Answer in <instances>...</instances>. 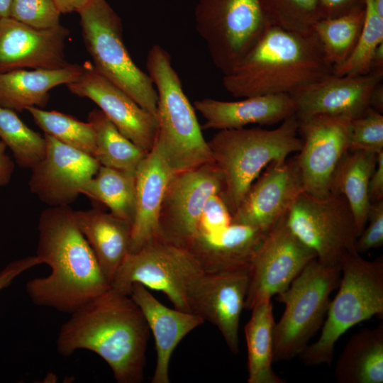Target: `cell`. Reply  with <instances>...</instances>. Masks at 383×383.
<instances>
[{
    "mask_svg": "<svg viewBox=\"0 0 383 383\" xmlns=\"http://www.w3.org/2000/svg\"><path fill=\"white\" fill-rule=\"evenodd\" d=\"M223 187V176L214 163L174 174L160 209L159 235L186 248L197 234L206 200Z\"/></svg>",
    "mask_w": 383,
    "mask_h": 383,
    "instance_id": "4fadbf2b",
    "label": "cell"
},
{
    "mask_svg": "<svg viewBox=\"0 0 383 383\" xmlns=\"http://www.w3.org/2000/svg\"><path fill=\"white\" fill-rule=\"evenodd\" d=\"M339 383L383 382V322L352 335L334 370Z\"/></svg>",
    "mask_w": 383,
    "mask_h": 383,
    "instance_id": "4316f807",
    "label": "cell"
},
{
    "mask_svg": "<svg viewBox=\"0 0 383 383\" xmlns=\"http://www.w3.org/2000/svg\"><path fill=\"white\" fill-rule=\"evenodd\" d=\"M287 223L324 265L339 266L344 255L356 252L355 219L342 194L319 197L304 191L289 211Z\"/></svg>",
    "mask_w": 383,
    "mask_h": 383,
    "instance_id": "8fae6325",
    "label": "cell"
},
{
    "mask_svg": "<svg viewBox=\"0 0 383 383\" xmlns=\"http://www.w3.org/2000/svg\"><path fill=\"white\" fill-rule=\"evenodd\" d=\"M44 157L31 169V193L49 206H70L96 174L100 164L93 156L44 134Z\"/></svg>",
    "mask_w": 383,
    "mask_h": 383,
    "instance_id": "2e32d148",
    "label": "cell"
},
{
    "mask_svg": "<svg viewBox=\"0 0 383 383\" xmlns=\"http://www.w3.org/2000/svg\"><path fill=\"white\" fill-rule=\"evenodd\" d=\"M69 30L61 24L37 29L8 17L0 19V73L69 65L65 45Z\"/></svg>",
    "mask_w": 383,
    "mask_h": 383,
    "instance_id": "d6986e66",
    "label": "cell"
},
{
    "mask_svg": "<svg viewBox=\"0 0 383 383\" xmlns=\"http://www.w3.org/2000/svg\"><path fill=\"white\" fill-rule=\"evenodd\" d=\"M304 191L296 156L274 162L253 182L232 214V223L269 231Z\"/></svg>",
    "mask_w": 383,
    "mask_h": 383,
    "instance_id": "ac0fdd59",
    "label": "cell"
},
{
    "mask_svg": "<svg viewBox=\"0 0 383 383\" xmlns=\"http://www.w3.org/2000/svg\"><path fill=\"white\" fill-rule=\"evenodd\" d=\"M383 73L355 76L331 74L290 94L298 120L326 115L352 119L370 107V95Z\"/></svg>",
    "mask_w": 383,
    "mask_h": 383,
    "instance_id": "ffe728a7",
    "label": "cell"
},
{
    "mask_svg": "<svg viewBox=\"0 0 383 383\" xmlns=\"http://www.w3.org/2000/svg\"><path fill=\"white\" fill-rule=\"evenodd\" d=\"M298 120L293 115L272 130L260 128L220 130L208 142L214 164L223 179L221 193L233 214L261 170L299 152Z\"/></svg>",
    "mask_w": 383,
    "mask_h": 383,
    "instance_id": "277c9868",
    "label": "cell"
},
{
    "mask_svg": "<svg viewBox=\"0 0 383 383\" xmlns=\"http://www.w3.org/2000/svg\"><path fill=\"white\" fill-rule=\"evenodd\" d=\"M339 289L331 300L318 340L299 355L306 365H331L334 348L351 327L383 315V258L367 260L357 252L344 255L339 262Z\"/></svg>",
    "mask_w": 383,
    "mask_h": 383,
    "instance_id": "8992f818",
    "label": "cell"
},
{
    "mask_svg": "<svg viewBox=\"0 0 383 383\" xmlns=\"http://www.w3.org/2000/svg\"><path fill=\"white\" fill-rule=\"evenodd\" d=\"M367 221L368 226L363 229L355 242L358 254L379 248L383 244V199L371 203Z\"/></svg>",
    "mask_w": 383,
    "mask_h": 383,
    "instance_id": "ab89813d",
    "label": "cell"
},
{
    "mask_svg": "<svg viewBox=\"0 0 383 383\" xmlns=\"http://www.w3.org/2000/svg\"><path fill=\"white\" fill-rule=\"evenodd\" d=\"M368 192L371 203L383 199V151L377 154L376 167L369 182Z\"/></svg>",
    "mask_w": 383,
    "mask_h": 383,
    "instance_id": "7bdbcfd3",
    "label": "cell"
},
{
    "mask_svg": "<svg viewBox=\"0 0 383 383\" xmlns=\"http://www.w3.org/2000/svg\"><path fill=\"white\" fill-rule=\"evenodd\" d=\"M249 280L250 267L201 272L187 290L190 312L216 326L234 354L239 352L240 319Z\"/></svg>",
    "mask_w": 383,
    "mask_h": 383,
    "instance_id": "5bb4252c",
    "label": "cell"
},
{
    "mask_svg": "<svg viewBox=\"0 0 383 383\" xmlns=\"http://www.w3.org/2000/svg\"><path fill=\"white\" fill-rule=\"evenodd\" d=\"M60 12L69 13H79L91 0H53Z\"/></svg>",
    "mask_w": 383,
    "mask_h": 383,
    "instance_id": "f6af8a7d",
    "label": "cell"
},
{
    "mask_svg": "<svg viewBox=\"0 0 383 383\" xmlns=\"http://www.w3.org/2000/svg\"><path fill=\"white\" fill-rule=\"evenodd\" d=\"M41 264L43 262L37 255L10 262L0 272V290L8 287L16 277L23 272Z\"/></svg>",
    "mask_w": 383,
    "mask_h": 383,
    "instance_id": "b9f144b4",
    "label": "cell"
},
{
    "mask_svg": "<svg viewBox=\"0 0 383 383\" xmlns=\"http://www.w3.org/2000/svg\"><path fill=\"white\" fill-rule=\"evenodd\" d=\"M244 332L248 350V383H285L273 370L275 321L272 301L256 304Z\"/></svg>",
    "mask_w": 383,
    "mask_h": 383,
    "instance_id": "f1b7e54d",
    "label": "cell"
},
{
    "mask_svg": "<svg viewBox=\"0 0 383 383\" xmlns=\"http://www.w3.org/2000/svg\"><path fill=\"white\" fill-rule=\"evenodd\" d=\"M382 43L383 16L378 13L372 0H365L364 21L357 43L349 57L333 67V74L355 76L370 73L373 55Z\"/></svg>",
    "mask_w": 383,
    "mask_h": 383,
    "instance_id": "e575fe53",
    "label": "cell"
},
{
    "mask_svg": "<svg viewBox=\"0 0 383 383\" xmlns=\"http://www.w3.org/2000/svg\"><path fill=\"white\" fill-rule=\"evenodd\" d=\"M370 107L381 113L383 112V85L382 82L374 88L371 93Z\"/></svg>",
    "mask_w": 383,
    "mask_h": 383,
    "instance_id": "bcb514c9",
    "label": "cell"
},
{
    "mask_svg": "<svg viewBox=\"0 0 383 383\" xmlns=\"http://www.w3.org/2000/svg\"><path fill=\"white\" fill-rule=\"evenodd\" d=\"M80 193L102 203L112 214L132 225L135 211V174L100 165Z\"/></svg>",
    "mask_w": 383,
    "mask_h": 383,
    "instance_id": "f546056e",
    "label": "cell"
},
{
    "mask_svg": "<svg viewBox=\"0 0 383 383\" xmlns=\"http://www.w3.org/2000/svg\"><path fill=\"white\" fill-rule=\"evenodd\" d=\"M130 296L140 309L155 339L156 365L151 382L170 383V362L174 349L204 321L192 312L167 307L141 284L132 285Z\"/></svg>",
    "mask_w": 383,
    "mask_h": 383,
    "instance_id": "44dd1931",
    "label": "cell"
},
{
    "mask_svg": "<svg viewBox=\"0 0 383 383\" xmlns=\"http://www.w3.org/2000/svg\"><path fill=\"white\" fill-rule=\"evenodd\" d=\"M74 217L102 272L111 284L130 252L132 225L99 209L74 211Z\"/></svg>",
    "mask_w": 383,
    "mask_h": 383,
    "instance_id": "d4e9b609",
    "label": "cell"
},
{
    "mask_svg": "<svg viewBox=\"0 0 383 383\" xmlns=\"http://www.w3.org/2000/svg\"><path fill=\"white\" fill-rule=\"evenodd\" d=\"M87 121L95 131L94 158L100 165L135 174L148 152L123 135L99 109L89 112Z\"/></svg>",
    "mask_w": 383,
    "mask_h": 383,
    "instance_id": "4dcf8cb0",
    "label": "cell"
},
{
    "mask_svg": "<svg viewBox=\"0 0 383 383\" xmlns=\"http://www.w3.org/2000/svg\"><path fill=\"white\" fill-rule=\"evenodd\" d=\"M82 67L81 75L67 85L70 92L94 102L123 135L149 152L157 132L156 116L103 77L90 62Z\"/></svg>",
    "mask_w": 383,
    "mask_h": 383,
    "instance_id": "e0dca14e",
    "label": "cell"
},
{
    "mask_svg": "<svg viewBox=\"0 0 383 383\" xmlns=\"http://www.w3.org/2000/svg\"><path fill=\"white\" fill-rule=\"evenodd\" d=\"M6 145L0 140V187L9 183L15 168V163L6 153Z\"/></svg>",
    "mask_w": 383,
    "mask_h": 383,
    "instance_id": "ee69618b",
    "label": "cell"
},
{
    "mask_svg": "<svg viewBox=\"0 0 383 383\" xmlns=\"http://www.w3.org/2000/svg\"><path fill=\"white\" fill-rule=\"evenodd\" d=\"M231 223V212L221 194H215L211 196L204 205L196 236L216 233Z\"/></svg>",
    "mask_w": 383,
    "mask_h": 383,
    "instance_id": "f35d334b",
    "label": "cell"
},
{
    "mask_svg": "<svg viewBox=\"0 0 383 383\" xmlns=\"http://www.w3.org/2000/svg\"><path fill=\"white\" fill-rule=\"evenodd\" d=\"M320 19L333 18L362 9L365 0H318Z\"/></svg>",
    "mask_w": 383,
    "mask_h": 383,
    "instance_id": "60d3db41",
    "label": "cell"
},
{
    "mask_svg": "<svg viewBox=\"0 0 383 383\" xmlns=\"http://www.w3.org/2000/svg\"><path fill=\"white\" fill-rule=\"evenodd\" d=\"M194 108L204 118V129H234L250 124L271 125L295 115L296 107L289 94H266L226 101L203 98Z\"/></svg>",
    "mask_w": 383,
    "mask_h": 383,
    "instance_id": "7402d4cb",
    "label": "cell"
},
{
    "mask_svg": "<svg viewBox=\"0 0 383 383\" xmlns=\"http://www.w3.org/2000/svg\"><path fill=\"white\" fill-rule=\"evenodd\" d=\"M61 13L53 0H12L10 18L37 29L60 24Z\"/></svg>",
    "mask_w": 383,
    "mask_h": 383,
    "instance_id": "74e56055",
    "label": "cell"
},
{
    "mask_svg": "<svg viewBox=\"0 0 383 383\" xmlns=\"http://www.w3.org/2000/svg\"><path fill=\"white\" fill-rule=\"evenodd\" d=\"M194 21L223 74L240 62L270 24L260 0H198Z\"/></svg>",
    "mask_w": 383,
    "mask_h": 383,
    "instance_id": "9c48e42d",
    "label": "cell"
},
{
    "mask_svg": "<svg viewBox=\"0 0 383 383\" xmlns=\"http://www.w3.org/2000/svg\"><path fill=\"white\" fill-rule=\"evenodd\" d=\"M201 272L189 250L158 235L138 251L126 255L111 287L130 295L132 285L139 283L163 292L175 309L190 312L187 290L191 281Z\"/></svg>",
    "mask_w": 383,
    "mask_h": 383,
    "instance_id": "30bf717a",
    "label": "cell"
},
{
    "mask_svg": "<svg viewBox=\"0 0 383 383\" xmlns=\"http://www.w3.org/2000/svg\"><path fill=\"white\" fill-rule=\"evenodd\" d=\"M146 67L157 94L155 144L172 173L214 163L169 52L159 45H152Z\"/></svg>",
    "mask_w": 383,
    "mask_h": 383,
    "instance_id": "5b68a950",
    "label": "cell"
},
{
    "mask_svg": "<svg viewBox=\"0 0 383 383\" xmlns=\"http://www.w3.org/2000/svg\"><path fill=\"white\" fill-rule=\"evenodd\" d=\"M371 72L383 73V43L374 52L371 64Z\"/></svg>",
    "mask_w": 383,
    "mask_h": 383,
    "instance_id": "7dc6e473",
    "label": "cell"
},
{
    "mask_svg": "<svg viewBox=\"0 0 383 383\" xmlns=\"http://www.w3.org/2000/svg\"><path fill=\"white\" fill-rule=\"evenodd\" d=\"M82 65H69L53 70H18L0 73V106L21 112L29 107L43 108L54 87L75 81Z\"/></svg>",
    "mask_w": 383,
    "mask_h": 383,
    "instance_id": "484cf974",
    "label": "cell"
},
{
    "mask_svg": "<svg viewBox=\"0 0 383 383\" xmlns=\"http://www.w3.org/2000/svg\"><path fill=\"white\" fill-rule=\"evenodd\" d=\"M340 277L339 266H326L314 259L285 291L277 295L285 309L275 322L274 362L292 360L309 345L323 325Z\"/></svg>",
    "mask_w": 383,
    "mask_h": 383,
    "instance_id": "ba28073f",
    "label": "cell"
},
{
    "mask_svg": "<svg viewBox=\"0 0 383 383\" xmlns=\"http://www.w3.org/2000/svg\"><path fill=\"white\" fill-rule=\"evenodd\" d=\"M150 331L131 296L111 287L71 313L60 327L57 350L65 357L90 350L108 364L117 382L140 383Z\"/></svg>",
    "mask_w": 383,
    "mask_h": 383,
    "instance_id": "6da1fadb",
    "label": "cell"
},
{
    "mask_svg": "<svg viewBox=\"0 0 383 383\" xmlns=\"http://www.w3.org/2000/svg\"><path fill=\"white\" fill-rule=\"evenodd\" d=\"M267 232L232 223L216 233L198 235L185 249L195 257L203 272L247 268Z\"/></svg>",
    "mask_w": 383,
    "mask_h": 383,
    "instance_id": "cb8c5ba5",
    "label": "cell"
},
{
    "mask_svg": "<svg viewBox=\"0 0 383 383\" xmlns=\"http://www.w3.org/2000/svg\"><path fill=\"white\" fill-rule=\"evenodd\" d=\"M377 154L348 150L340 160L331 182V192L342 194L351 209L357 237L367 221L371 204L369 182L376 167Z\"/></svg>",
    "mask_w": 383,
    "mask_h": 383,
    "instance_id": "83f0119b",
    "label": "cell"
},
{
    "mask_svg": "<svg viewBox=\"0 0 383 383\" xmlns=\"http://www.w3.org/2000/svg\"><path fill=\"white\" fill-rule=\"evenodd\" d=\"M174 174L154 144L135 174V211L131 227L130 252L138 251L159 235L160 209L167 186Z\"/></svg>",
    "mask_w": 383,
    "mask_h": 383,
    "instance_id": "603a6c76",
    "label": "cell"
},
{
    "mask_svg": "<svg viewBox=\"0 0 383 383\" xmlns=\"http://www.w3.org/2000/svg\"><path fill=\"white\" fill-rule=\"evenodd\" d=\"M287 213L269 230L252 257L245 302L247 309L285 291L302 270L316 259L315 252L289 227Z\"/></svg>",
    "mask_w": 383,
    "mask_h": 383,
    "instance_id": "7c38bea8",
    "label": "cell"
},
{
    "mask_svg": "<svg viewBox=\"0 0 383 383\" xmlns=\"http://www.w3.org/2000/svg\"><path fill=\"white\" fill-rule=\"evenodd\" d=\"M348 150L383 151V115L369 107L348 123Z\"/></svg>",
    "mask_w": 383,
    "mask_h": 383,
    "instance_id": "8d00e7d4",
    "label": "cell"
},
{
    "mask_svg": "<svg viewBox=\"0 0 383 383\" xmlns=\"http://www.w3.org/2000/svg\"><path fill=\"white\" fill-rule=\"evenodd\" d=\"M378 13L383 16V0H372Z\"/></svg>",
    "mask_w": 383,
    "mask_h": 383,
    "instance_id": "681fc988",
    "label": "cell"
},
{
    "mask_svg": "<svg viewBox=\"0 0 383 383\" xmlns=\"http://www.w3.org/2000/svg\"><path fill=\"white\" fill-rule=\"evenodd\" d=\"M350 120L326 115L298 120L302 146L296 159L304 192L319 197L331 193L335 170L348 151Z\"/></svg>",
    "mask_w": 383,
    "mask_h": 383,
    "instance_id": "9a60e30c",
    "label": "cell"
},
{
    "mask_svg": "<svg viewBox=\"0 0 383 383\" xmlns=\"http://www.w3.org/2000/svg\"><path fill=\"white\" fill-rule=\"evenodd\" d=\"M12 0H0V19L10 16Z\"/></svg>",
    "mask_w": 383,
    "mask_h": 383,
    "instance_id": "c3c4849f",
    "label": "cell"
},
{
    "mask_svg": "<svg viewBox=\"0 0 383 383\" xmlns=\"http://www.w3.org/2000/svg\"><path fill=\"white\" fill-rule=\"evenodd\" d=\"M26 111L44 134L94 157L96 136L91 123L79 121L70 115L56 111H45L35 106L29 107Z\"/></svg>",
    "mask_w": 383,
    "mask_h": 383,
    "instance_id": "836d02e7",
    "label": "cell"
},
{
    "mask_svg": "<svg viewBox=\"0 0 383 383\" xmlns=\"http://www.w3.org/2000/svg\"><path fill=\"white\" fill-rule=\"evenodd\" d=\"M272 25L289 30L306 31L320 20L318 0H260Z\"/></svg>",
    "mask_w": 383,
    "mask_h": 383,
    "instance_id": "d590c367",
    "label": "cell"
},
{
    "mask_svg": "<svg viewBox=\"0 0 383 383\" xmlns=\"http://www.w3.org/2000/svg\"><path fill=\"white\" fill-rule=\"evenodd\" d=\"M364 16L365 7L338 17L320 19L312 26L311 29L333 67L343 62L354 50L362 28Z\"/></svg>",
    "mask_w": 383,
    "mask_h": 383,
    "instance_id": "1f68e13d",
    "label": "cell"
},
{
    "mask_svg": "<svg viewBox=\"0 0 383 383\" xmlns=\"http://www.w3.org/2000/svg\"><path fill=\"white\" fill-rule=\"evenodd\" d=\"M333 70L312 29L294 31L270 24L240 62L223 74L222 83L235 98L290 95Z\"/></svg>",
    "mask_w": 383,
    "mask_h": 383,
    "instance_id": "3957f363",
    "label": "cell"
},
{
    "mask_svg": "<svg viewBox=\"0 0 383 383\" xmlns=\"http://www.w3.org/2000/svg\"><path fill=\"white\" fill-rule=\"evenodd\" d=\"M38 230L36 255L51 271L26 284L35 304L71 314L111 288L70 206L43 210Z\"/></svg>",
    "mask_w": 383,
    "mask_h": 383,
    "instance_id": "7a4b0ae2",
    "label": "cell"
},
{
    "mask_svg": "<svg viewBox=\"0 0 383 383\" xmlns=\"http://www.w3.org/2000/svg\"><path fill=\"white\" fill-rule=\"evenodd\" d=\"M0 140L11 151L16 164L32 169L45 156L44 135L28 128L16 111L0 106Z\"/></svg>",
    "mask_w": 383,
    "mask_h": 383,
    "instance_id": "d6a6232c",
    "label": "cell"
},
{
    "mask_svg": "<svg viewBox=\"0 0 383 383\" xmlns=\"http://www.w3.org/2000/svg\"><path fill=\"white\" fill-rule=\"evenodd\" d=\"M78 13L84 43L94 68L156 116L155 87L128 52L118 15L106 0H91Z\"/></svg>",
    "mask_w": 383,
    "mask_h": 383,
    "instance_id": "52a82bcc",
    "label": "cell"
}]
</instances>
